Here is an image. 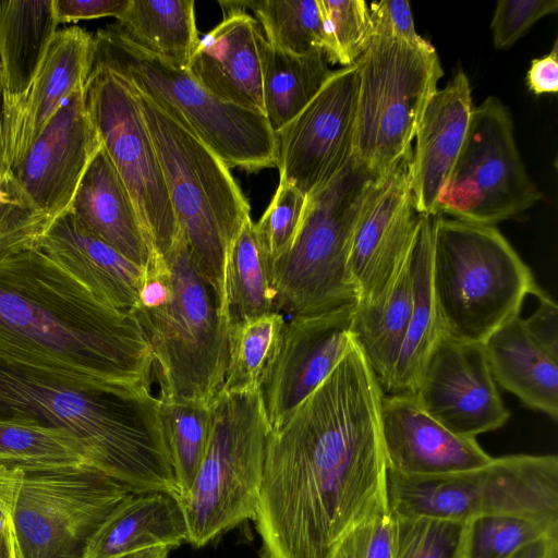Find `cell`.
Wrapping results in <instances>:
<instances>
[{
    "label": "cell",
    "mask_w": 558,
    "mask_h": 558,
    "mask_svg": "<svg viewBox=\"0 0 558 558\" xmlns=\"http://www.w3.org/2000/svg\"><path fill=\"white\" fill-rule=\"evenodd\" d=\"M357 69L333 71L316 96L275 133L280 182L305 197L331 180L354 154Z\"/></svg>",
    "instance_id": "obj_15"
},
{
    "label": "cell",
    "mask_w": 558,
    "mask_h": 558,
    "mask_svg": "<svg viewBox=\"0 0 558 558\" xmlns=\"http://www.w3.org/2000/svg\"><path fill=\"white\" fill-rule=\"evenodd\" d=\"M101 146L86 105L84 85L48 122L14 172L35 206L53 220L70 210Z\"/></svg>",
    "instance_id": "obj_19"
},
{
    "label": "cell",
    "mask_w": 558,
    "mask_h": 558,
    "mask_svg": "<svg viewBox=\"0 0 558 558\" xmlns=\"http://www.w3.org/2000/svg\"><path fill=\"white\" fill-rule=\"evenodd\" d=\"M432 283L442 330L483 343L519 316L525 298L544 290L495 227L437 215Z\"/></svg>",
    "instance_id": "obj_5"
},
{
    "label": "cell",
    "mask_w": 558,
    "mask_h": 558,
    "mask_svg": "<svg viewBox=\"0 0 558 558\" xmlns=\"http://www.w3.org/2000/svg\"><path fill=\"white\" fill-rule=\"evenodd\" d=\"M474 106L459 69L429 99L415 134L410 185L417 214L437 215V199L464 145Z\"/></svg>",
    "instance_id": "obj_23"
},
{
    "label": "cell",
    "mask_w": 558,
    "mask_h": 558,
    "mask_svg": "<svg viewBox=\"0 0 558 558\" xmlns=\"http://www.w3.org/2000/svg\"><path fill=\"white\" fill-rule=\"evenodd\" d=\"M160 416L179 499L190 492L205 456L210 430V407L160 400Z\"/></svg>",
    "instance_id": "obj_37"
},
{
    "label": "cell",
    "mask_w": 558,
    "mask_h": 558,
    "mask_svg": "<svg viewBox=\"0 0 558 558\" xmlns=\"http://www.w3.org/2000/svg\"><path fill=\"white\" fill-rule=\"evenodd\" d=\"M94 35L73 26L57 31L26 93L3 100L4 144L13 170L69 97L86 84Z\"/></svg>",
    "instance_id": "obj_21"
},
{
    "label": "cell",
    "mask_w": 558,
    "mask_h": 558,
    "mask_svg": "<svg viewBox=\"0 0 558 558\" xmlns=\"http://www.w3.org/2000/svg\"><path fill=\"white\" fill-rule=\"evenodd\" d=\"M28 417L74 434L94 468L136 493L179 489L148 387L84 388L0 362V418Z\"/></svg>",
    "instance_id": "obj_3"
},
{
    "label": "cell",
    "mask_w": 558,
    "mask_h": 558,
    "mask_svg": "<svg viewBox=\"0 0 558 558\" xmlns=\"http://www.w3.org/2000/svg\"><path fill=\"white\" fill-rule=\"evenodd\" d=\"M386 496L396 515L466 521L507 513L558 520V457L508 454L474 470L428 477L386 470Z\"/></svg>",
    "instance_id": "obj_11"
},
{
    "label": "cell",
    "mask_w": 558,
    "mask_h": 558,
    "mask_svg": "<svg viewBox=\"0 0 558 558\" xmlns=\"http://www.w3.org/2000/svg\"><path fill=\"white\" fill-rule=\"evenodd\" d=\"M305 196L293 185H279L263 216L255 223L259 239L274 263L291 245L301 221Z\"/></svg>",
    "instance_id": "obj_42"
},
{
    "label": "cell",
    "mask_w": 558,
    "mask_h": 558,
    "mask_svg": "<svg viewBox=\"0 0 558 558\" xmlns=\"http://www.w3.org/2000/svg\"><path fill=\"white\" fill-rule=\"evenodd\" d=\"M483 344L497 386L557 422L558 357L530 333L523 318H512Z\"/></svg>",
    "instance_id": "obj_26"
},
{
    "label": "cell",
    "mask_w": 558,
    "mask_h": 558,
    "mask_svg": "<svg viewBox=\"0 0 558 558\" xmlns=\"http://www.w3.org/2000/svg\"><path fill=\"white\" fill-rule=\"evenodd\" d=\"M508 558H558V536H548L531 542Z\"/></svg>",
    "instance_id": "obj_50"
},
{
    "label": "cell",
    "mask_w": 558,
    "mask_h": 558,
    "mask_svg": "<svg viewBox=\"0 0 558 558\" xmlns=\"http://www.w3.org/2000/svg\"><path fill=\"white\" fill-rule=\"evenodd\" d=\"M538 306L523 319L530 333L554 356L558 357V306L545 291L536 296Z\"/></svg>",
    "instance_id": "obj_47"
},
{
    "label": "cell",
    "mask_w": 558,
    "mask_h": 558,
    "mask_svg": "<svg viewBox=\"0 0 558 558\" xmlns=\"http://www.w3.org/2000/svg\"><path fill=\"white\" fill-rule=\"evenodd\" d=\"M130 313L150 349L159 400L210 407L223 384L228 326L180 232L144 270Z\"/></svg>",
    "instance_id": "obj_4"
},
{
    "label": "cell",
    "mask_w": 558,
    "mask_h": 558,
    "mask_svg": "<svg viewBox=\"0 0 558 558\" xmlns=\"http://www.w3.org/2000/svg\"><path fill=\"white\" fill-rule=\"evenodd\" d=\"M410 312L411 274L407 256L391 286L379 300L368 304H355L352 322L353 339L384 393L389 387L400 355Z\"/></svg>",
    "instance_id": "obj_30"
},
{
    "label": "cell",
    "mask_w": 558,
    "mask_h": 558,
    "mask_svg": "<svg viewBox=\"0 0 558 558\" xmlns=\"http://www.w3.org/2000/svg\"><path fill=\"white\" fill-rule=\"evenodd\" d=\"M101 301L130 313L144 270L88 231L71 210L54 218L36 243Z\"/></svg>",
    "instance_id": "obj_24"
},
{
    "label": "cell",
    "mask_w": 558,
    "mask_h": 558,
    "mask_svg": "<svg viewBox=\"0 0 558 558\" xmlns=\"http://www.w3.org/2000/svg\"><path fill=\"white\" fill-rule=\"evenodd\" d=\"M58 25L54 0L0 1V82L4 101L26 93Z\"/></svg>",
    "instance_id": "obj_29"
},
{
    "label": "cell",
    "mask_w": 558,
    "mask_h": 558,
    "mask_svg": "<svg viewBox=\"0 0 558 558\" xmlns=\"http://www.w3.org/2000/svg\"><path fill=\"white\" fill-rule=\"evenodd\" d=\"M379 179L353 154L331 180L305 197L291 245L271 263L276 312L303 315L356 303L349 270L351 242Z\"/></svg>",
    "instance_id": "obj_8"
},
{
    "label": "cell",
    "mask_w": 558,
    "mask_h": 558,
    "mask_svg": "<svg viewBox=\"0 0 558 558\" xmlns=\"http://www.w3.org/2000/svg\"><path fill=\"white\" fill-rule=\"evenodd\" d=\"M381 387L355 343L268 437L252 520L260 558H330L387 501Z\"/></svg>",
    "instance_id": "obj_1"
},
{
    "label": "cell",
    "mask_w": 558,
    "mask_h": 558,
    "mask_svg": "<svg viewBox=\"0 0 558 558\" xmlns=\"http://www.w3.org/2000/svg\"><path fill=\"white\" fill-rule=\"evenodd\" d=\"M130 0H54V11L60 23H73L106 16L118 19Z\"/></svg>",
    "instance_id": "obj_46"
},
{
    "label": "cell",
    "mask_w": 558,
    "mask_h": 558,
    "mask_svg": "<svg viewBox=\"0 0 558 558\" xmlns=\"http://www.w3.org/2000/svg\"><path fill=\"white\" fill-rule=\"evenodd\" d=\"M70 210L88 231L143 270L158 257L102 146L87 168Z\"/></svg>",
    "instance_id": "obj_25"
},
{
    "label": "cell",
    "mask_w": 558,
    "mask_h": 558,
    "mask_svg": "<svg viewBox=\"0 0 558 558\" xmlns=\"http://www.w3.org/2000/svg\"><path fill=\"white\" fill-rule=\"evenodd\" d=\"M529 89L536 96L558 92V44L545 56L531 61L526 73Z\"/></svg>",
    "instance_id": "obj_48"
},
{
    "label": "cell",
    "mask_w": 558,
    "mask_h": 558,
    "mask_svg": "<svg viewBox=\"0 0 558 558\" xmlns=\"http://www.w3.org/2000/svg\"><path fill=\"white\" fill-rule=\"evenodd\" d=\"M436 216L420 214L410 246L408 258L411 274V312L386 395H415L426 360L444 331L432 283L433 230Z\"/></svg>",
    "instance_id": "obj_27"
},
{
    "label": "cell",
    "mask_w": 558,
    "mask_h": 558,
    "mask_svg": "<svg viewBox=\"0 0 558 558\" xmlns=\"http://www.w3.org/2000/svg\"><path fill=\"white\" fill-rule=\"evenodd\" d=\"M208 446L190 492L179 499L186 542L203 547L252 519L271 427L262 389L215 396Z\"/></svg>",
    "instance_id": "obj_9"
},
{
    "label": "cell",
    "mask_w": 558,
    "mask_h": 558,
    "mask_svg": "<svg viewBox=\"0 0 558 558\" xmlns=\"http://www.w3.org/2000/svg\"><path fill=\"white\" fill-rule=\"evenodd\" d=\"M558 536V520L495 513L465 521L461 558H508L536 539Z\"/></svg>",
    "instance_id": "obj_38"
},
{
    "label": "cell",
    "mask_w": 558,
    "mask_h": 558,
    "mask_svg": "<svg viewBox=\"0 0 558 558\" xmlns=\"http://www.w3.org/2000/svg\"><path fill=\"white\" fill-rule=\"evenodd\" d=\"M543 198L521 159L509 109L496 97L474 107L466 138L437 199V215L495 226Z\"/></svg>",
    "instance_id": "obj_13"
},
{
    "label": "cell",
    "mask_w": 558,
    "mask_h": 558,
    "mask_svg": "<svg viewBox=\"0 0 558 558\" xmlns=\"http://www.w3.org/2000/svg\"><path fill=\"white\" fill-rule=\"evenodd\" d=\"M354 155L377 178L412 149L424 110L444 72L436 49L373 36L355 62Z\"/></svg>",
    "instance_id": "obj_10"
},
{
    "label": "cell",
    "mask_w": 558,
    "mask_h": 558,
    "mask_svg": "<svg viewBox=\"0 0 558 558\" xmlns=\"http://www.w3.org/2000/svg\"><path fill=\"white\" fill-rule=\"evenodd\" d=\"M21 470L16 558H86L99 529L136 493L90 465Z\"/></svg>",
    "instance_id": "obj_12"
},
{
    "label": "cell",
    "mask_w": 558,
    "mask_h": 558,
    "mask_svg": "<svg viewBox=\"0 0 558 558\" xmlns=\"http://www.w3.org/2000/svg\"><path fill=\"white\" fill-rule=\"evenodd\" d=\"M395 519L388 502L353 526L330 558H392Z\"/></svg>",
    "instance_id": "obj_43"
},
{
    "label": "cell",
    "mask_w": 558,
    "mask_h": 558,
    "mask_svg": "<svg viewBox=\"0 0 558 558\" xmlns=\"http://www.w3.org/2000/svg\"><path fill=\"white\" fill-rule=\"evenodd\" d=\"M172 546H157L126 554L119 558H167L169 553L173 549Z\"/></svg>",
    "instance_id": "obj_51"
},
{
    "label": "cell",
    "mask_w": 558,
    "mask_h": 558,
    "mask_svg": "<svg viewBox=\"0 0 558 558\" xmlns=\"http://www.w3.org/2000/svg\"><path fill=\"white\" fill-rule=\"evenodd\" d=\"M557 10V0H499L490 21L494 46L511 47L536 21Z\"/></svg>",
    "instance_id": "obj_44"
},
{
    "label": "cell",
    "mask_w": 558,
    "mask_h": 558,
    "mask_svg": "<svg viewBox=\"0 0 558 558\" xmlns=\"http://www.w3.org/2000/svg\"><path fill=\"white\" fill-rule=\"evenodd\" d=\"M86 105L117 173L128 191L156 256L178 236V225L157 151L137 98L113 72L92 66Z\"/></svg>",
    "instance_id": "obj_14"
},
{
    "label": "cell",
    "mask_w": 558,
    "mask_h": 558,
    "mask_svg": "<svg viewBox=\"0 0 558 558\" xmlns=\"http://www.w3.org/2000/svg\"><path fill=\"white\" fill-rule=\"evenodd\" d=\"M325 58L343 68L355 64L372 38L368 4L363 0H318Z\"/></svg>",
    "instance_id": "obj_40"
},
{
    "label": "cell",
    "mask_w": 558,
    "mask_h": 558,
    "mask_svg": "<svg viewBox=\"0 0 558 558\" xmlns=\"http://www.w3.org/2000/svg\"><path fill=\"white\" fill-rule=\"evenodd\" d=\"M223 20L199 38L190 62L191 76L218 99L264 113L260 46L265 36L244 10L218 2Z\"/></svg>",
    "instance_id": "obj_22"
},
{
    "label": "cell",
    "mask_w": 558,
    "mask_h": 558,
    "mask_svg": "<svg viewBox=\"0 0 558 558\" xmlns=\"http://www.w3.org/2000/svg\"><path fill=\"white\" fill-rule=\"evenodd\" d=\"M372 37H386L422 47L429 44L415 31L410 3L404 0H381L368 4Z\"/></svg>",
    "instance_id": "obj_45"
},
{
    "label": "cell",
    "mask_w": 558,
    "mask_h": 558,
    "mask_svg": "<svg viewBox=\"0 0 558 558\" xmlns=\"http://www.w3.org/2000/svg\"><path fill=\"white\" fill-rule=\"evenodd\" d=\"M264 116L274 131L281 130L320 90L333 73L323 52L296 56L260 46Z\"/></svg>",
    "instance_id": "obj_32"
},
{
    "label": "cell",
    "mask_w": 558,
    "mask_h": 558,
    "mask_svg": "<svg viewBox=\"0 0 558 558\" xmlns=\"http://www.w3.org/2000/svg\"><path fill=\"white\" fill-rule=\"evenodd\" d=\"M0 362L84 388L148 387L150 349L131 313L37 247L0 257Z\"/></svg>",
    "instance_id": "obj_2"
},
{
    "label": "cell",
    "mask_w": 558,
    "mask_h": 558,
    "mask_svg": "<svg viewBox=\"0 0 558 558\" xmlns=\"http://www.w3.org/2000/svg\"><path fill=\"white\" fill-rule=\"evenodd\" d=\"M133 93L159 158L179 232L216 291L225 318L227 258L251 217L248 202L213 150L151 100Z\"/></svg>",
    "instance_id": "obj_6"
},
{
    "label": "cell",
    "mask_w": 558,
    "mask_h": 558,
    "mask_svg": "<svg viewBox=\"0 0 558 558\" xmlns=\"http://www.w3.org/2000/svg\"><path fill=\"white\" fill-rule=\"evenodd\" d=\"M250 9L263 26L267 43L284 52L304 56L323 52L325 35L318 0L227 1Z\"/></svg>",
    "instance_id": "obj_36"
},
{
    "label": "cell",
    "mask_w": 558,
    "mask_h": 558,
    "mask_svg": "<svg viewBox=\"0 0 558 558\" xmlns=\"http://www.w3.org/2000/svg\"><path fill=\"white\" fill-rule=\"evenodd\" d=\"M355 304L292 315L286 320L277 353L262 386L272 432L290 418L355 345L351 331Z\"/></svg>",
    "instance_id": "obj_17"
},
{
    "label": "cell",
    "mask_w": 558,
    "mask_h": 558,
    "mask_svg": "<svg viewBox=\"0 0 558 558\" xmlns=\"http://www.w3.org/2000/svg\"><path fill=\"white\" fill-rule=\"evenodd\" d=\"M51 219L32 202L5 154L0 137V257L36 247Z\"/></svg>",
    "instance_id": "obj_39"
},
{
    "label": "cell",
    "mask_w": 558,
    "mask_h": 558,
    "mask_svg": "<svg viewBox=\"0 0 558 558\" xmlns=\"http://www.w3.org/2000/svg\"><path fill=\"white\" fill-rule=\"evenodd\" d=\"M411 154L378 180L355 225L349 270L356 304L379 300L409 254L420 216L410 185Z\"/></svg>",
    "instance_id": "obj_18"
},
{
    "label": "cell",
    "mask_w": 558,
    "mask_h": 558,
    "mask_svg": "<svg viewBox=\"0 0 558 558\" xmlns=\"http://www.w3.org/2000/svg\"><path fill=\"white\" fill-rule=\"evenodd\" d=\"M21 476L20 468L0 464V541L13 533V510Z\"/></svg>",
    "instance_id": "obj_49"
},
{
    "label": "cell",
    "mask_w": 558,
    "mask_h": 558,
    "mask_svg": "<svg viewBox=\"0 0 558 558\" xmlns=\"http://www.w3.org/2000/svg\"><path fill=\"white\" fill-rule=\"evenodd\" d=\"M393 519L392 558H461L465 521L396 514Z\"/></svg>",
    "instance_id": "obj_41"
},
{
    "label": "cell",
    "mask_w": 558,
    "mask_h": 558,
    "mask_svg": "<svg viewBox=\"0 0 558 558\" xmlns=\"http://www.w3.org/2000/svg\"><path fill=\"white\" fill-rule=\"evenodd\" d=\"M187 539L179 498L161 490L135 493L104 523L86 558H119L157 546L178 547Z\"/></svg>",
    "instance_id": "obj_28"
},
{
    "label": "cell",
    "mask_w": 558,
    "mask_h": 558,
    "mask_svg": "<svg viewBox=\"0 0 558 558\" xmlns=\"http://www.w3.org/2000/svg\"><path fill=\"white\" fill-rule=\"evenodd\" d=\"M113 25L141 49L184 69L199 40L194 0H130Z\"/></svg>",
    "instance_id": "obj_31"
},
{
    "label": "cell",
    "mask_w": 558,
    "mask_h": 558,
    "mask_svg": "<svg viewBox=\"0 0 558 558\" xmlns=\"http://www.w3.org/2000/svg\"><path fill=\"white\" fill-rule=\"evenodd\" d=\"M0 558H16L14 531L0 541Z\"/></svg>",
    "instance_id": "obj_52"
},
{
    "label": "cell",
    "mask_w": 558,
    "mask_h": 558,
    "mask_svg": "<svg viewBox=\"0 0 558 558\" xmlns=\"http://www.w3.org/2000/svg\"><path fill=\"white\" fill-rule=\"evenodd\" d=\"M92 66L117 74L202 141L229 168L276 166V137L264 113L230 105L198 84L186 69L129 40L113 24L94 35Z\"/></svg>",
    "instance_id": "obj_7"
},
{
    "label": "cell",
    "mask_w": 558,
    "mask_h": 558,
    "mask_svg": "<svg viewBox=\"0 0 558 558\" xmlns=\"http://www.w3.org/2000/svg\"><path fill=\"white\" fill-rule=\"evenodd\" d=\"M286 319L279 312L228 327V351L223 384L227 393L262 389L278 350Z\"/></svg>",
    "instance_id": "obj_35"
},
{
    "label": "cell",
    "mask_w": 558,
    "mask_h": 558,
    "mask_svg": "<svg viewBox=\"0 0 558 558\" xmlns=\"http://www.w3.org/2000/svg\"><path fill=\"white\" fill-rule=\"evenodd\" d=\"M414 397L437 422L469 438L496 430L510 417L484 344L462 341L445 331L426 360Z\"/></svg>",
    "instance_id": "obj_16"
},
{
    "label": "cell",
    "mask_w": 558,
    "mask_h": 558,
    "mask_svg": "<svg viewBox=\"0 0 558 558\" xmlns=\"http://www.w3.org/2000/svg\"><path fill=\"white\" fill-rule=\"evenodd\" d=\"M0 464L20 469L94 466L74 434L28 417L0 418Z\"/></svg>",
    "instance_id": "obj_34"
},
{
    "label": "cell",
    "mask_w": 558,
    "mask_h": 558,
    "mask_svg": "<svg viewBox=\"0 0 558 558\" xmlns=\"http://www.w3.org/2000/svg\"><path fill=\"white\" fill-rule=\"evenodd\" d=\"M380 428L387 471L402 476L450 475L492 460L476 438L446 428L414 396L383 393Z\"/></svg>",
    "instance_id": "obj_20"
},
{
    "label": "cell",
    "mask_w": 558,
    "mask_h": 558,
    "mask_svg": "<svg viewBox=\"0 0 558 558\" xmlns=\"http://www.w3.org/2000/svg\"><path fill=\"white\" fill-rule=\"evenodd\" d=\"M271 262L248 217L229 250L226 267L225 319L240 324L275 311Z\"/></svg>",
    "instance_id": "obj_33"
}]
</instances>
